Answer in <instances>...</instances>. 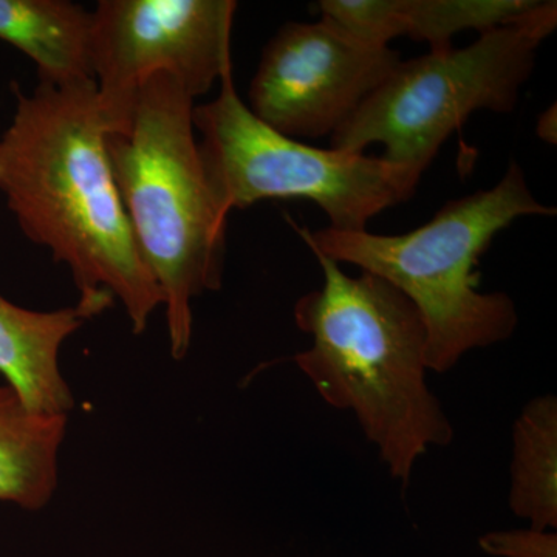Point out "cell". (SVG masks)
Returning a JSON list of instances; mask_svg holds the SVG:
<instances>
[{"instance_id": "cell-1", "label": "cell", "mask_w": 557, "mask_h": 557, "mask_svg": "<svg viewBox=\"0 0 557 557\" xmlns=\"http://www.w3.org/2000/svg\"><path fill=\"white\" fill-rule=\"evenodd\" d=\"M13 87L16 112L0 138L10 211L28 239L72 271L87 318L119 300L139 335L163 296L121 200L97 83H39L30 95Z\"/></svg>"}, {"instance_id": "cell-2", "label": "cell", "mask_w": 557, "mask_h": 557, "mask_svg": "<svg viewBox=\"0 0 557 557\" xmlns=\"http://www.w3.org/2000/svg\"><path fill=\"white\" fill-rule=\"evenodd\" d=\"M322 287L296 302L311 346L293 358L321 398L357 417L388 474L406 487L429 450L454 442V426L428 386V332L416 304L375 274L350 276L313 255Z\"/></svg>"}, {"instance_id": "cell-3", "label": "cell", "mask_w": 557, "mask_h": 557, "mask_svg": "<svg viewBox=\"0 0 557 557\" xmlns=\"http://www.w3.org/2000/svg\"><path fill=\"white\" fill-rule=\"evenodd\" d=\"M194 98L170 73L141 84L129 119L108 132L121 200L163 296L171 355L193 341V302L222 287L230 212L205 170Z\"/></svg>"}, {"instance_id": "cell-4", "label": "cell", "mask_w": 557, "mask_h": 557, "mask_svg": "<svg viewBox=\"0 0 557 557\" xmlns=\"http://www.w3.org/2000/svg\"><path fill=\"white\" fill-rule=\"evenodd\" d=\"M556 212L533 196L511 161L493 188L449 201L426 225L398 236L288 222L313 255L359 267L408 296L426 325L429 372L445 373L469 351L504 343L518 329L515 300L479 287L474 269L483 252L515 220Z\"/></svg>"}, {"instance_id": "cell-5", "label": "cell", "mask_w": 557, "mask_h": 557, "mask_svg": "<svg viewBox=\"0 0 557 557\" xmlns=\"http://www.w3.org/2000/svg\"><path fill=\"white\" fill-rule=\"evenodd\" d=\"M557 25V3L541 2L519 22L482 33L465 49L429 51L399 62L388 78L332 135V149L384 159L423 175L446 139L478 110L509 113Z\"/></svg>"}, {"instance_id": "cell-6", "label": "cell", "mask_w": 557, "mask_h": 557, "mask_svg": "<svg viewBox=\"0 0 557 557\" xmlns=\"http://www.w3.org/2000/svg\"><path fill=\"white\" fill-rule=\"evenodd\" d=\"M200 152L212 188L226 211L260 200L306 199L329 228L366 231L370 220L416 194L421 174L364 152L319 149L260 121L240 100L233 70L214 100L194 109Z\"/></svg>"}, {"instance_id": "cell-7", "label": "cell", "mask_w": 557, "mask_h": 557, "mask_svg": "<svg viewBox=\"0 0 557 557\" xmlns=\"http://www.w3.org/2000/svg\"><path fill=\"white\" fill-rule=\"evenodd\" d=\"M234 0H101L91 11L90 65L108 132L129 119L141 84L170 73L201 97L233 70Z\"/></svg>"}, {"instance_id": "cell-8", "label": "cell", "mask_w": 557, "mask_h": 557, "mask_svg": "<svg viewBox=\"0 0 557 557\" xmlns=\"http://www.w3.org/2000/svg\"><path fill=\"white\" fill-rule=\"evenodd\" d=\"M401 62L338 22H287L267 44L248 109L289 138H332Z\"/></svg>"}, {"instance_id": "cell-9", "label": "cell", "mask_w": 557, "mask_h": 557, "mask_svg": "<svg viewBox=\"0 0 557 557\" xmlns=\"http://www.w3.org/2000/svg\"><path fill=\"white\" fill-rule=\"evenodd\" d=\"M539 0H321V16L379 46L408 36L431 51L453 47L461 32L479 35L516 24Z\"/></svg>"}, {"instance_id": "cell-10", "label": "cell", "mask_w": 557, "mask_h": 557, "mask_svg": "<svg viewBox=\"0 0 557 557\" xmlns=\"http://www.w3.org/2000/svg\"><path fill=\"white\" fill-rule=\"evenodd\" d=\"M86 321L78 306L33 311L0 295V373L33 412L69 417L75 406L60 350Z\"/></svg>"}, {"instance_id": "cell-11", "label": "cell", "mask_w": 557, "mask_h": 557, "mask_svg": "<svg viewBox=\"0 0 557 557\" xmlns=\"http://www.w3.org/2000/svg\"><path fill=\"white\" fill-rule=\"evenodd\" d=\"M90 28L91 13L69 0H0V40L35 62L39 83L95 81Z\"/></svg>"}, {"instance_id": "cell-12", "label": "cell", "mask_w": 557, "mask_h": 557, "mask_svg": "<svg viewBox=\"0 0 557 557\" xmlns=\"http://www.w3.org/2000/svg\"><path fill=\"white\" fill-rule=\"evenodd\" d=\"M67 421V416L33 412L13 388L0 386V500L28 511L50 504Z\"/></svg>"}, {"instance_id": "cell-13", "label": "cell", "mask_w": 557, "mask_h": 557, "mask_svg": "<svg viewBox=\"0 0 557 557\" xmlns=\"http://www.w3.org/2000/svg\"><path fill=\"white\" fill-rule=\"evenodd\" d=\"M508 505L528 527L557 528V399H531L512 428Z\"/></svg>"}, {"instance_id": "cell-14", "label": "cell", "mask_w": 557, "mask_h": 557, "mask_svg": "<svg viewBox=\"0 0 557 557\" xmlns=\"http://www.w3.org/2000/svg\"><path fill=\"white\" fill-rule=\"evenodd\" d=\"M479 547L493 557H557V534L531 527L490 531L479 539Z\"/></svg>"}, {"instance_id": "cell-15", "label": "cell", "mask_w": 557, "mask_h": 557, "mask_svg": "<svg viewBox=\"0 0 557 557\" xmlns=\"http://www.w3.org/2000/svg\"><path fill=\"white\" fill-rule=\"evenodd\" d=\"M537 137L544 139L548 145H556L557 141V113L556 104L549 106L537 119Z\"/></svg>"}]
</instances>
